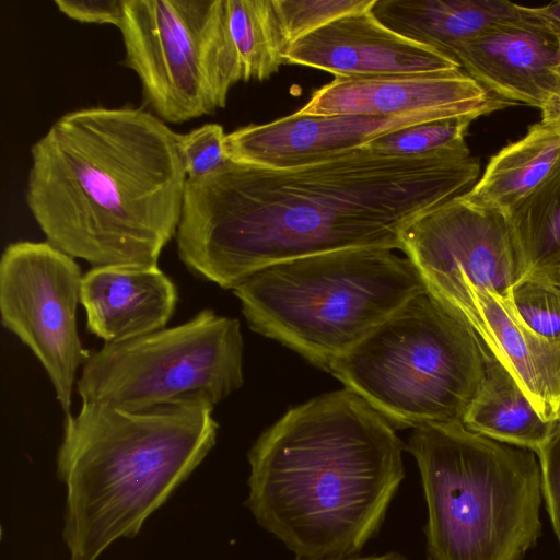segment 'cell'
I'll return each mask as SVG.
<instances>
[{
	"instance_id": "30bf717a",
	"label": "cell",
	"mask_w": 560,
	"mask_h": 560,
	"mask_svg": "<svg viewBox=\"0 0 560 560\" xmlns=\"http://www.w3.org/2000/svg\"><path fill=\"white\" fill-rule=\"evenodd\" d=\"M210 0H125L119 25L125 65L139 78L145 102L165 122L213 113L200 36Z\"/></svg>"
},
{
	"instance_id": "52a82bcc",
	"label": "cell",
	"mask_w": 560,
	"mask_h": 560,
	"mask_svg": "<svg viewBox=\"0 0 560 560\" xmlns=\"http://www.w3.org/2000/svg\"><path fill=\"white\" fill-rule=\"evenodd\" d=\"M489 352L428 290L410 298L330 366L396 428L462 421Z\"/></svg>"
},
{
	"instance_id": "ffe728a7",
	"label": "cell",
	"mask_w": 560,
	"mask_h": 560,
	"mask_svg": "<svg viewBox=\"0 0 560 560\" xmlns=\"http://www.w3.org/2000/svg\"><path fill=\"white\" fill-rule=\"evenodd\" d=\"M560 160V132L540 121L491 156L463 197L471 205L510 214L550 175Z\"/></svg>"
},
{
	"instance_id": "83f0119b",
	"label": "cell",
	"mask_w": 560,
	"mask_h": 560,
	"mask_svg": "<svg viewBox=\"0 0 560 560\" xmlns=\"http://www.w3.org/2000/svg\"><path fill=\"white\" fill-rule=\"evenodd\" d=\"M55 4L61 13L74 21L119 27L125 0H56Z\"/></svg>"
},
{
	"instance_id": "5bb4252c",
	"label": "cell",
	"mask_w": 560,
	"mask_h": 560,
	"mask_svg": "<svg viewBox=\"0 0 560 560\" xmlns=\"http://www.w3.org/2000/svg\"><path fill=\"white\" fill-rule=\"evenodd\" d=\"M450 118L433 113L406 116L305 115L299 112L228 133L231 161L267 168H290L349 153L395 130Z\"/></svg>"
},
{
	"instance_id": "ba28073f",
	"label": "cell",
	"mask_w": 560,
	"mask_h": 560,
	"mask_svg": "<svg viewBox=\"0 0 560 560\" xmlns=\"http://www.w3.org/2000/svg\"><path fill=\"white\" fill-rule=\"evenodd\" d=\"M240 322L206 308L187 322L90 352L75 382L82 401L141 410L214 407L243 385Z\"/></svg>"
},
{
	"instance_id": "9c48e42d",
	"label": "cell",
	"mask_w": 560,
	"mask_h": 560,
	"mask_svg": "<svg viewBox=\"0 0 560 560\" xmlns=\"http://www.w3.org/2000/svg\"><path fill=\"white\" fill-rule=\"evenodd\" d=\"M82 277L74 258L49 242L12 243L0 261L2 325L38 359L66 415L90 355L77 327Z\"/></svg>"
},
{
	"instance_id": "3957f363",
	"label": "cell",
	"mask_w": 560,
	"mask_h": 560,
	"mask_svg": "<svg viewBox=\"0 0 560 560\" xmlns=\"http://www.w3.org/2000/svg\"><path fill=\"white\" fill-rule=\"evenodd\" d=\"M405 448L361 396L325 394L289 409L254 443L245 504L296 558L357 556L405 477Z\"/></svg>"
},
{
	"instance_id": "4dcf8cb0",
	"label": "cell",
	"mask_w": 560,
	"mask_h": 560,
	"mask_svg": "<svg viewBox=\"0 0 560 560\" xmlns=\"http://www.w3.org/2000/svg\"><path fill=\"white\" fill-rule=\"evenodd\" d=\"M296 560H408L404 555L393 551L387 552L381 556H369V557H345V558H334V559H303L296 558Z\"/></svg>"
},
{
	"instance_id": "d4e9b609",
	"label": "cell",
	"mask_w": 560,
	"mask_h": 560,
	"mask_svg": "<svg viewBox=\"0 0 560 560\" xmlns=\"http://www.w3.org/2000/svg\"><path fill=\"white\" fill-rule=\"evenodd\" d=\"M511 300L530 329L547 339H560L559 285L529 272L513 285Z\"/></svg>"
},
{
	"instance_id": "4316f807",
	"label": "cell",
	"mask_w": 560,
	"mask_h": 560,
	"mask_svg": "<svg viewBox=\"0 0 560 560\" xmlns=\"http://www.w3.org/2000/svg\"><path fill=\"white\" fill-rule=\"evenodd\" d=\"M541 470V489L547 511L560 542V416L536 451Z\"/></svg>"
},
{
	"instance_id": "7c38bea8",
	"label": "cell",
	"mask_w": 560,
	"mask_h": 560,
	"mask_svg": "<svg viewBox=\"0 0 560 560\" xmlns=\"http://www.w3.org/2000/svg\"><path fill=\"white\" fill-rule=\"evenodd\" d=\"M427 290L464 319L515 378L545 421L560 416V339L550 340L520 317L511 296L474 285L454 272L421 275Z\"/></svg>"
},
{
	"instance_id": "1f68e13d",
	"label": "cell",
	"mask_w": 560,
	"mask_h": 560,
	"mask_svg": "<svg viewBox=\"0 0 560 560\" xmlns=\"http://www.w3.org/2000/svg\"><path fill=\"white\" fill-rule=\"evenodd\" d=\"M532 273L539 275V276L546 278L547 280L551 281L552 283L560 287V266L551 268V269L538 271V272H532Z\"/></svg>"
},
{
	"instance_id": "44dd1931",
	"label": "cell",
	"mask_w": 560,
	"mask_h": 560,
	"mask_svg": "<svg viewBox=\"0 0 560 560\" xmlns=\"http://www.w3.org/2000/svg\"><path fill=\"white\" fill-rule=\"evenodd\" d=\"M462 422L474 432L535 453L553 424L539 416L513 375L490 353L483 383Z\"/></svg>"
},
{
	"instance_id": "8992f818",
	"label": "cell",
	"mask_w": 560,
	"mask_h": 560,
	"mask_svg": "<svg viewBox=\"0 0 560 560\" xmlns=\"http://www.w3.org/2000/svg\"><path fill=\"white\" fill-rule=\"evenodd\" d=\"M425 283L406 256L362 247L266 266L233 293L249 327L329 372Z\"/></svg>"
},
{
	"instance_id": "cb8c5ba5",
	"label": "cell",
	"mask_w": 560,
	"mask_h": 560,
	"mask_svg": "<svg viewBox=\"0 0 560 560\" xmlns=\"http://www.w3.org/2000/svg\"><path fill=\"white\" fill-rule=\"evenodd\" d=\"M376 0H272L287 48L295 40L353 12L371 9Z\"/></svg>"
},
{
	"instance_id": "f1b7e54d",
	"label": "cell",
	"mask_w": 560,
	"mask_h": 560,
	"mask_svg": "<svg viewBox=\"0 0 560 560\" xmlns=\"http://www.w3.org/2000/svg\"><path fill=\"white\" fill-rule=\"evenodd\" d=\"M540 122L545 126L560 132V73L556 86L540 108Z\"/></svg>"
},
{
	"instance_id": "5b68a950",
	"label": "cell",
	"mask_w": 560,
	"mask_h": 560,
	"mask_svg": "<svg viewBox=\"0 0 560 560\" xmlns=\"http://www.w3.org/2000/svg\"><path fill=\"white\" fill-rule=\"evenodd\" d=\"M408 450L428 506L429 560H521L535 545L542 499L535 452L462 421L415 428Z\"/></svg>"
},
{
	"instance_id": "6da1fadb",
	"label": "cell",
	"mask_w": 560,
	"mask_h": 560,
	"mask_svg": "<svg viewBox=\"0 0 560 560\" xmlns=\"http://www.w3.org/2000/svg\"><path fill=\"white\" fill-rule=\"evenodd\" d=\"M469 152L393 156L361 148L290 168L229 161L187 178L177 253L196 276L234 289L280 261L349 248L401 249L420 215L469 190Z\"/></svg>"
},
{
	"instance_id": "9a60e30c",
	"label": "cell",
	"mask_w": 560,
	"mask_h": 560,
	"mask_svg": "<svg viewBox=\"0 0 560 560\" xmlns=\"http://www.w3.org/2000/svg\"><path fill=\"white\" fill-rule=\"evenodd\" d=\"M284 63L329 72L335 79L460 70L456 59L383 25L372 8L343 15L292 43Z\"/></svg>"
},
{
	"instance_id": "ac0fdd59",
	"label": "cell",
	"mask_w": 560,
	"mask_h": 560,
	"mask_svg": "<svg viewBox=\"0 0 560 560\" xmlns=\"http://www.w3.org/2000/svg\"><path fill=\"white\" fill-rule=\"evenodd\" d=\"M80 303L89 331L119 343L165 328L177 289L159 266H98L83 275Z\"/></svg>"
},
{
	"instance_id": "484cf974",
	"label": "cell",
	"mask_w": 560,
	"mask_h": 560,
	"mask_svg": "<svg viewBox=\"0 0 560 560\" xmlns=\"http://www.w3.org/2000/svg\"><path fill=\"white\" fill-rule=\"evenodd\" d=\"M226 135L219 124H206L178 136V149L187 178H200L230 161L224 148Z\"/></svg>"
},
{
	"instance_id": "277c9868",
	"label": "cell",
	"mask_w": 560,
	"mask_h": 560,
	"mask_svg": "<svg viewBox=\"0 0 560 560\" xmlns=\"http://www.w3.org/2000/svg\"><path fill=\"white\" fill-rule=\"evenodd\" d=\"M218 428L213 406L200 401L141 410L82 401L66 415L56 474L69 560H97L136 537L203 462Z\"/></svg>"
},
{
	"instance_id": "2e32d148",
	"label": "cell",
	"mask_w": 560,
	"mask_h": 560,
	"mask_svg": "<svg viewBox=\"0 0 560 560\" xmlns=\"http://www.w3.org/2000/svg\"><path fill=\"white\" fill-rule=\"evenodd\" d=\"M492 95L541 108L560 73V35L529 15L494 24L452 51Z\"/></svg>"
},
{
	"instance_id": "8fae6325",
	"label": "cell",
	"mask_w": 560,
	"mask_h": 560,
	"mask_svg": "<svg viewBox=\"0 0 560 560\" xmlns=\"http://www.w3.org/2000/svg\"><path fill=\"white\" fill-rule=\"evenodd\" d=\"M420 275L454 272L474 285L511 296L528 273L508 217L455 196L416 219L401 249Z\"/></svg>"
},
{
	"instance_id": "d6986e66",
	"label": "cell",
	"mask_w": 560,
	"mask_h": 560,
	"mask_svg": "<svg viewBox=\"0 0 560 560\" xmlns=\"http://www.w3.org/2000/svg\"><path fill=\"white\" fill-rule=\"evenodd\" d=\"M372 13L395 33L453 57L458 44L521 16V5L506 0H376Z\"/></svg>"
},
{
	"instance_id": "4fadbf2b",
	"label": "cell",
	"mask_w": 560,
	"mask_h": 560,
	"mask_svg": "<svg viewBox=\"0 0 560 560\" xmlns=\"http://www.w3.org/2000/svg\"><path fill=\"white\" fill-rule=\"evenodd\" d=\"M515 103L489 93L465 71L334 79L298 110L305 115L445 117L492 114Z\"/></svg>"
},
{
	"instance_id": "7a4b0ae2",
	"label": "cell",
	"mask_w": 560,
	"mask_h": 560,
	"mask_svg": "<svg viewBox=\"0 0 560 560\" xmlns=\"http://www.w3.org/2000/svg\"><path fill=\"white\" fill-rule=\"evenodd\" d=\"M178 136L142 108L60 116L31 148L26 185L47 242L92 267L158 266L184 202Z\"/></svg>"
},
{
	"instance_id": "7402d4cb",
	"label": "cell",
	"mask_w": 560,
	"mask_h": 560,
	"mask_svg": "<svg viewBox=\"0 0 560 560\" xmlns=\"http://www.w3.org/2000/svg\"><path fill=\"white\" fill-rule=\"evenodd\" d=\"M506 217L528 272L560 266V160L547 179Z\"/></svg>"
},
{
	"instance_id": "e0dca14e",
	"label": "cell",
	"mask_w": 560,
	"mask_h": 560,
	"mask_svg": "<svg viewBox=\"0 0 560 560\" xmlns=\"http://www.w3.org/2000/svg\"><path fill=\"white\" fill-rule=\"evenodd\" d=\"M200 46L217 109L225 106L234 84L275 74L287 50L272 0H210Z\"/></svg>"
},
{
	"instance_id": "603a6c76",
	"label": "cell",
	"mask_w": 560,
	"mask_h": 560,
	"mask_svg": "<svg viewBox=\"0 0 560 560\" xmlns=\"http://www.w3.org/2000/svg\"><path fill=\"white\" fill-rule=\"evenodd\" d=\"M474 116L434 119L383 135L363 148L393 156L468 152L465 137Z\"/></svg>"
},
{
	"instance_id": "f546056e",
	"label": "cell",
	"mask_w": 560,
	"mask_h": 560,
	"mask_svg": "<svg viewBox=\"0 0 560 560\" xmlns=\"http://www.w3.org/2000/svg\"><path fill=\"white\" fill-rule=\"evenodd\" d=\"M526 12L560 35V1L542 7H525Z\"/></svg>"
}]
</instances>
